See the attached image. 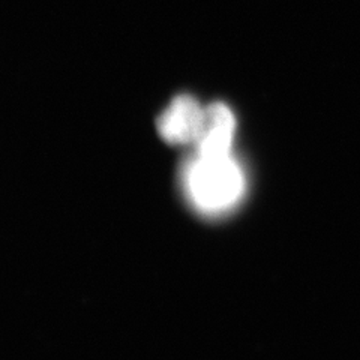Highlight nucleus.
Returning a JSON list of instances; mask_svg holds the SVG:
<instances>
[{
	"mask_svg": "<svg viewBox=\"0 0 360 360\" xmlns=\"http://www.w3.org/2000/svg\"><path fill=\"white\" fill-rule=\"evenodd\" d=\"M184 191L202 217H224L245 194V174L231 153L195 155L184 172Z\"/></svg>",
	"mask_w": 360,
	"mask_h": 360,
	"instance_id": "f257e3e1",
	"label": "nucleus"
},
{
	"mask_svg": "<svg viewBox=\"0 0 360 360\" xmlns=\"http://www.w3.org/2000/svg\"><path fill=\"white\" fill-rule=\"evenodd\" d=\"M205 107H201L194 96L179 95L156 120V128L161 137L170 144H195Z\"/></svg>",
	"mask_w": 360,
	"mask_h": 360,
	"instance_id": "f03ea898",
	"label": "nucleus"
},
{
	"mask_svg": "<svg viewBox=\"0 0 360 360\" xmlns=\"http://www.w3.org/2000/svg\"><path fill=\"white\" fill-rule=\"evenodd\" d=\"M236 132V117L231 110L221 103L205 107V119L195 148L198 155H227Z\"/></svg>",
	"mask_w": 360,
	"mask_h": 360,
	"instance_id": "7ed1b4c3",
	"label": "nucleus"
}]
</instances>
